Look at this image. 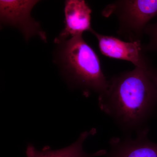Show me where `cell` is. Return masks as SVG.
I'll list each match as a JSON object with an SVG mask.
<instances>
[{
  "label": "cell",
  "mask_w": 157,
  "mask_h": 157,
  "mask_svg": "<svg viewBox=\"0 0 157 157\" xmlns=\"http://www.w3.org/2000/svg\"><path fill=\"white\" fill-rule=\"evenodd\" d=\"M155 78L157 84V69L155 71Z\"/></svg>",
  "instance_id": "obj_10"
},
{
  "label": "cell",
  "mask_w": 157,
  "mask_h": 157,
  "mask_svg": "<svg viewBox=\"0 0 157 157\" xmlns=\"http://www.w3.org/2000/svg\"><path fill=\"white\" fill-rule=\"evenodd\" d=\"M92 9L84 0H67L64 5L65 27L56 39H63L82 35L93 29Z\"/></svg>",
  "instance_id": "obj_7"
},
{
  "label": "cell",
  "mask_w": 157,
  "mask_h": 157,
  "mask_svg": "<svg viewBox=\"0 0 157 157\" xmlns=\"http://www.w3.org/2000/svg\"><path fill=\"white\" fill-rule=\"evenodd\" d=\"M90 33L98 40L99 49L103 55L130 62L135 67L153 69L141 42L123 41L116 37L99 33L94 29Z\"/></svg>",
  "instance_id": "obj_5"
},
{
  "label": "cell",
  "mask_w": 157,
  "mask_h": 157,
  "mask_svg": "<svg viewBox=\"0 0 157 157\" xmlns=\"http://www.w3.org/2000/svg\"><path fill=\"white\" fill-rule=\"evenodd\" d=\"M54 62L71 87L88 96L104 94L109 85L97 54L82 35L54 40Z\"/></svg>",
  "instance_id": "obj_2"
},
{
  "label": "cell",
  "mask_w": 157,
  "mask_h": 157,
  "mask_svg": "<svg viewBox=\"0 0 157 157\" xmlns=\"http://www.w3.org/2000/svg\"><path fill=\"white\" fill-rule=\"evenodd\" d=\"M144 33L149 37L148 42L143 45L144 51L157 52V22L149 24L145 28Z\"/></svg>",
  "instance_id": "obj_9"
},
{
  "label": "cell",
  "mask_w": 157,
  "mask_h": 157,
  "mask_svg": "<svg viewBox=\"0 0 157 157\" xmlns=\"http://www.w3.org/2000/svg\"><path fill=\"white\" fill-rule=\"evenodd\" d=\"M39 2L37 0H1V26H9L18 29L26 41L37 36L47 42L45 32L31 15L32 10Z\"/></svg>",
  "instance_id": "obj_4"
},
{
  "label": "cell",
  "mask_w": 157,
  "mask_h": 157,
  "mask_svg": "<svg viewBox=\"0 0 157 157\" xmlns=\"http://www.w3.org/2000/svg\"><path fill=\"white\" fill-rule=\"evenodd\" d=\"M102 14L117 18L119 35L130 42H141L150 21L157 16V0H118L106 6Z\"/></svg>",
  "instance_id": "obj_3"
},
{
  "label": "cell",
  "mask_w": 157,
  "mask_h": 157,
  "mask_svg": "<svg viewBox=\"0 0 157 157\" xmlns=\"http://www.w3.org/2000/svg\"><path fill=\"white\" fill-rule=\"evenodd\" d=\"M154 68L135 67L113 76L107 90L99 96L100 109L126 133L145 128L157 107Z\"/></svg>",
  "instance_id": "obj_1"
},
{
  "label": "cell",
  "mask_w": 157,
  "mask_h": 157,
  "mask_svg": "<svg viewBox=\"0 0 157 157\" xmlns=\"http://www.w3.org/2000/svg\"><path fill=\"white\" fill-rule=\"evenodd\" d=\"M95 129L86 131L82 133L78 140L70 146L53 150L50 147L46 146L41 151L36 149L33 145L29 144L27 147V157H95L105 155L107 152L105 150L98 151L94 153L88 154L83 150V144L90 135L95 134Z\"/></svg>",
  "instance_id": "obj_8"
},
{
  "label": "cell",
  "mask_w": 157,
  "mask_h": 157,
  "mask_svg": "<svg viewBox=\"0 0 157 157\" xmlns=\"http://www.w3.org/2000/svg\"><path fill=\"white\" fill-rule=\"evenodd\" d=\"M148 128L137 133L135 139L114 137L109 141L110 151L107 157H157V143L148 137Z\"/></svg>",
  "instance_id": "obj_6"
}]
</instances>
